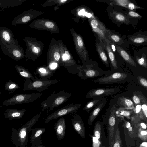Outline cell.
I'll return each instance as SVG.
<instances>
[{
	"instance_id": "obj_1",
	"label": "cell",
	"mask_w": 147,
	"mask_h": 147,
	"mask_svg": "<svg viewBox=\"0 0 147 147\" xmlns=\"http://www.w3.org/2000/svg\"><path fill=\"white\" fill-rule=\"evenodd\" d=\"M41 114H38L18 130L11 129V138L12 143L16 147H28V134L32 127L40 117Z\"/></svg>"
},
{
	"instance_id": "obj_2",
	"label": "cell",
	"mask_w": 147,
	"mask_h": 147,
	"mask_svg": "<svg viewBox=\"0 0 147 147\" xmlns=\"http://www.w3.org/2000/svg\"><path fill=\"white\" fill-rule=\"evenodd\" d=\"M71 96L70 93L61 90L56 94L55 92H53L47 99L40 104L42 108L41 112L46 109L48 111L53 110L55 107L66 102Z\"/></svg>"
},
{
	"instance_id": "obj_3",
	"label": "cell",
	"mask_w": 147,
	"mask_h": 147,
	"mask_svg": "<svg viewBox=\"0 0 147 147\" xmlns=\"http://www.w3.org/2000/svg\"><path fill=\"white\" fill-rule=\"evenodd\" d=\"M0 45L3 53L9 56L16 46L19 45L14 38L12 31L9 28L0 26Z\"/></svg>"
},
{
	"instance_id": "obj_4",
	"label": "cell",
	"mask_w": 147,
	"mask_h": 147,
	"mask_svg": "<svg viewBox=\"0 0 147 147\" xmlns=\"http://www.w3.org/2000/svg\"><path fill=\"white\" fill-rule=\"evenodd\" d=\"M59 80L56 79H44L35 78L32 80L26 79L22 91L36 90L40 92L46 90L51 85L56 84Z\"/></svg>"
},
{
	"instance_id": "obj_5",
	"label": "cell",
	"mask_w": 147,
	"mask_h": 147,
	"mask_svg": "<svg viewBox=\"0 0 147 147\" xmlns=\"http://www.w3.org/2000/svg\"><path fill=\"white\" fill-rule=\"evenodd\" d=\"M41 93H29L17 94L4 101L2 105L4 106L28 103L32 102L40 98Z\"/></svg>"
},
{
	"instance_id": "obj_6",
	"label": "cell",
	"mask_w": 147,
	"mask_h": 147,
	"mask_svg": "<svg viewBox=\"0 0 147 147\" xmlns=\"http://www.w3.org/2000/svg\"><path fill=\"white\" fill-rule=\"evenodd\" d=\"M80 104H69L61 108L49 115L44 120L47 124L49 121L62 116L73 113L77 111L81 106Z\"/></svg>"
},
{
	"instance_id": "obj_7",
	"label": "cell",
	"mask_w": 147,
	"mask_h": 147,
	"mask_svg": "<svg viewBox=\"0 0 147 147\" xmlns=\"http://www.w3.org/2000/svg\"><path fill=\"white\" fill-rule=\"evenodd\" d=\"M119 91L118 88H97L90 90L87 93L86 97L89 99L104 98L105 96L113 95Z\"/></svg>"
},
{
	"instance_id": "obj_8",
	"label": "cell",
	"mask_w": 147,
	"mask_h": 147,
	"mask_svg": "<svg viewBox=\"0 0 147 147\" xmlns=\"http://www.w3.org/2000/svg\"><path fill=\"white\" fill-rule=\"evenodd\" d=\"M128 75L125 73L117 72L107 76L100 78L93 81L100 84H109L124 81L127 78Z\"/></svg>"
},
{
	"instance_id": "obj_9",
	"label": "cell",
	"mask_w": 147,
	"mask_h": 147,
	"mask_svg": "<svg viewBox=\"0 0 147 147\" xmlns=\"http://www.w3.org/2000/svg\"><path fill=\"white\" fill-rule=\"evenodd\" d=\"M107 73L101 70H97L88 66L86 67L81 66L78 73L76 75L82 80H86L89 78H92L103 75Z\"/></svg>"
},
{
	"instance_id": "obj_10",
	"label": "cell",
	"mask_w": 147,
	"mask_h": 147,
	"mask_svg": "<svg viewBox=\"0 0 147 147\" xmlns=\"http://www.w3.org/2000/svg\"><path fill=\"white\" fill-rule=\"evenodd\" d=\"M116 108L115 105H113L111 108L108 120V143L110 146L114 139V127L115 123V112Z\"/></svg>"
},
{
	"instance_id": "obj_11",
	"label": "cell",
	"mask_w": 147,
	"mask_h": 147,
	"mask_svg": "<svg viewBox=\"0 0 147 147\" xmlns=\"http://www.w3.org/2000/svg\"><path fill=\"white\" fill-rule=\"evenodd\" d=\"M74 130L83 139L85 138V127L84 123L80 116L77 114L74 115L71 119Z\"/></svg>"
},
{
	"instance_id": "obj_12",
	"label": "cell",
	"mask_w": 147,
	"mask_h": 147,
	"mask_svg": "<svg viewBox=\"0 0 147 147\" xmlns=\"http://www.w3.org/2000/svg\"><path fill=\"white\" fill-rule=\"evenodd\" d=\"M46 131L45 128L31 129L32 132L30 137V143L32 145L30 147H35L41 145L42 143L41 136Z\"/></svg>"
},
{
	"instance_id": "obj_13",
	"label": "cell",
	"mask_w": 147,
	"mask_h": 147,
	"mask_svg": "<svg viewBox=\"0 0 147 147\" xmlns=\"http://www.w3.org/2000/svg\"><path fill=\"white\" fill-rule=\"evenodd\" d=\"M31 10L24 11L15 17L12 20L11 23L14 26L18 24H23L30 22L33 17Z\"/></svg>"
},
{
	"instance_id": "obj_14",
	"label": "cell",
	"mask_w": 147,
	"mask_h": 147,
	"mask_svg": "<svg viewBox=\"0 0 147 147\" xmlns=\"http://www.w3.org/2000/svg\"><path fill=\"white\" fill-rule=\"evenodd\" d=\"M66 127L65 121L63 117L60 118L55 123L54 129L58 140H61L64 138L65 134Z\"/></svg>"
},
{
	"instance_id": "obj_15",
	"label": "cell",
	"mask_w": 147,
	"mask_h": 147,
	"mask_svg": "<svg viewBox=\"0 0 147 147\" xmlns=\"http://www.w3.org/2000/svg\"><path fill=\"white\" fill-rule=\"evenodd\" d=\"M90 25L93 30L98 35L100 40H102L105 37L107 30L104 25L95 18L92 19Z\"/></svg>"
},
{
	"instance_id": "obj_16",
	"label": "cell",
	"mask_w": 147,
	"mask_h": 147,
	"mask_svg": "<svg viewBox=\"0 0 147 147\" xmlns=\"http://www.w3.org/2000/svg\"><path fill=\"white\" fill-rule=\"evenodd\" d=\"M26 110L8 109H6L4 113V115L6 119L10 120L18 119L22 118L24 115Z\"/></svg>"
},
{
	"instance_id": "obj_17",
	"label": "cell",
	"mask_w": 147,
	"mask_h": 147,
	"mask_svg": "<svg viewBox=\"0 0 147 147\" xmlns=\"http://www.w3.org/2000/svg\"><path fill=\"white\" fill-rule=\"evenodd\" d=\"M107 100L106 98H103L96 105L90 113L88 119V124L91 125L95 119L98 116L100 112L106 105Z\"/></svg>"
},
{
	"instance_id": "obj_18",
	"label": "cell",
	"mask_w": 147,
	"mask_h": 147,
	"mask_svg": "<svg viewBox=\"0 0 147 147\" xmlns=\"http://www.w3.org/2000/svg\"><path fill=\"white\" fill-rule=\"evenodd\" d=\"M112 42L114 45L115 49L123 59L130 65L136 67V65L135 61L126 51L115 43L113 42Z\"/></svg>"
},
{
	"instance_id": "obj_19",
	"label": "cell",
	"mask_w": 147,
	"mask_h": 147,
	"mask_svg": "<svg viewBox=\"0 0 147 147\" xmlns=\"http://www.w3.org/2000/svg\"><path fill=\"white\" fill-rule=\"evenodd\" d=\"M117 105L120 108L129 110L134 109V105L132 101L129 98L121 96L119 97L117 101Z\"/></svg>"
},
{
	"instance_id": "obj_20",
	"label": "cell",
	"mask_w": 147,
	"mask_h": 147,
	"mask_svg": "<svg viewBox=\"0 0 147 147\" xmlns=\"http://www.w3.org/2000/svg\"><path fill=\"white\" fill-rule=\"evenodd\" d=\"M55 71L50 70L48 67L42 66L38 68L35 74H38L40 79H49L54 74Z\"/></svg>"
},
{
	"instance_id": "obj_21",
	"label": "cell",
	"mask_w": 147,
	"mask_h": 147,
	"mask_svg": "<svg viewBox=\"0 0 147 147\" xmlns=\"http://www.w3.org/2000/svg\"><path fill=\"white\" fill-rule=\"evenodd\" d=\"M104 40L106 43L105 47L107 52L110 61L113 68L116 70L118 68V67L115 55L112 51L107 38L105 37Z\"/></svg>"
},
{
	"instance_id": "obj_22",
	"label": "cell",
	"mask_w": 147,
	"mask_h": 147,
	"mask_svg": "<svg viewBox=\"0 0 147 147\" xmlns=\"http://www.w3.org/2000/svg\"><path fill=\"white\" fill-rule=\"evenodd\" d=\"M25 56L23 49L20 45L16 46L8 56L15 61H18L22 59Z\"/></svg>"
},
{
	"instance_id": "obj_23",
	"label": "cell",
	"mask_w": 147,
	"mask_h": 147,
	"mask_svg": "<svg viewBox=\"0 0 147 147\" xmlns=\"http://www.w3.org/2000/svg\"><path fill=\"white\" fill-rule=\"evenodd\" d=\"M15 67L18 74L22 77L26 79L32 80L35 78L30 71L24 67L18 65H15Z\"/></svg>"
},
{
	"instance_id": "obj_24",
	"label": "cell",
	"mask_w": 147,
	"mask_h": 147,
	"mask_svg": "<svg viewBox=\"0 0 147 147\" xmlns=\"http://www.w3.org/2000/svg\"><path fill=\"white\" fill-rule=\"evenodd\" d=\"M76 41L79 52L82 54V57L84 60L86 61L87 59V53L81 37L80 36H77L76 38Z\"/></svg>"
},
{
	"instance_id": "obj_25",
	"label": "cell",
	"mask_w": 147,
	"mask_h": 147,
	"mask_svg": "<svg viewBox=\"0 0 147 147\" xmlns=\"http://www.w3.org/2000/svg\"><path fill=\"white\" fill-rule=\"evenodd\" d=\"M102 129L101 123L100 121H98L95 124L93 136L98 140L101 143H102Z\"/></svg>"
},
{
	"instance_id": "obj_26",
	"label": "cell",
	"mask_w": 147,
	"mask_h": 147,
	"mask_svg": "<svg viewBox=\"0 0 147 147\" xmlns=\"http://www.w3.org/2000/svg\"><path fill=\"white\" fill-rule=\"evenodd\" d=\"M122 142L118 126L117 127L113 140L109 147H122Z\"/></svg>"
},
{
	"instance_id": "obj_27",
	"label": "cell",
	"mask_w": 147,
	"mask_h": 147,
	"mask_svg": "<svg viewBox=\"0 0 147 147\" xmlns=\"http://www.w3.org/2000/svg\"><path fill=\"white\" fill-rule=\"evenodd\" d=\"M102 98L93 99L92 100L87 102L82 109L89 113L93 108L103 98Z\"/></svg>"
},
{
	"instance_id": "obj_28",
	"label": "cell",
	"mask_w": 147,
	"mask_h": 147,
	"mask_svg": "<svg viewBox=\"0 0 147 147\" xmlns=\"http://www.w3.org/2000/svg\"><path fill=\"white\" fill-rule=\"evenodd\" d=\"M5 90L7 91H9V93H12L16 90L20 88L19 86L15 82L10 80L7 81L4 87Z\"/></svg>"
},
{
	"instance_id": "obj_29",
	"label": "cell",
	"mask_w": 147,
	"mask_h": 147,
	"mask_svg": "<svg viewBox=\"0 0 147 147\" xmlns=\"http://www.w3.org/2000/svg\"><path fill=\"white\" fill-rule=\"evenodd\" d=\"M97 48L101 59L106 67L109 68V63L104 49L101 46L99 45H97Z\"/></svg>"
},
{
	"instance_id": "obj_30",
	"label": "cell",
	"mask_w": 147,
	"mask_h": 147,
	"mask_svg": "<svg viewBox=\"0 0 147 147\" xmlns=\"http://www.w3.org/2000/svg\"><path fill=\"white\" fill-rule=\"evenodd\" d=\"M130 110L120 108L117 110H116L115 114H117L121 116L129 118L131 114V111Z\"/></svg>"
},
{
	"instance_id": "obj_31",
	"label": "cell",
	"mask_w": 147,
	"mask_h": 147,
	"mask_svg": "<svg viewBox=\"0 0 147 147\" xmlns=\"http://www.w3.org/2000/svg\"><path fill=\"white\" fill-rule=\"evenodd\" d=\"M132 100L135 106L138 105H141L142 102H146V100L142 96L137 95L136 94L134 95L132 97Z\"/></svg>"
},
{
	"instance_id": "obj_32",
	"label": "cell",
	"mask_w": 147,
	"mask_h": 147,
	"mask_svg": "<svg viewBox=\"0 0 147 147\" xmlns=\"http://www.w3.org/2000/svg\"><path fill=\"white\" fill-rule=\"evenodd\" d=\"M138 136L141 140L144 142H147V130L139 129L138 130Z\"/></svg>"
},
{
	"instance_id": "obj_33",
	"label": "cell",
	"mask_w": 147,
	"mask_h": 147,
	"mask_svg": "<svg viewBox=\"0 0 147 147\" xmlns=\"http://www.w3.org/2000/svg\"><path fill=\"white\" fill-rule=\"evenodd\" d=\"M137 79L139 84L147 90V80L146 79L139 75L137 76Z\"/></svg>"
},
{
	"instance_id": "obj_34",
	"label": "cell",
	"mask_w": 147,
	"mask_h": 147,
	"mask_svg": "<svg viewBox=\"0 0 147 147\" xmlns=\"http://www.w3.org/2000/svg\"><path fill=\"white\" fill-rule=\"evenodd\" d=\"M138 63L141 66L147 68V63L146 58L144 56H142L141 58L137 57L136 59Z\"/></svg>"
},
{
	"instance_id": "obj_35",
	"label": "cell",
	"mask_w": 147,
	"mask_h": 147,
	"mask_svg": "<svg viewBox=\"0 0 147 147\" xmlns=\"http://www.w3.org/2000/svg\"><path fill=\"white\" fill-rule=\"evenodd\" d=\"M132 41L136 43H141L146 41V37L142 36L136 37L131 39Z\"/></svg>"
},
{
	"instance_id": "obj_36",
	"label": "cell",
	"mask_w": 147,
	"mask_h": 147,
	"mask_svg": "<svg viewBox=\"0 0 147 147\" xmlns=\"http://www.w3.org/2000/svg\"><path fill=\"white\" fill-rule=\"evenodd\" d=\"M109 36V38L110 39V40L114 43H117L120 41V38L117 35L112 34Z\"/></svg>"
},
{
	"instance_id": "obj_37",
	"label": "cell",
	"mask_w": 147,
	"mask_h": 147,
	"mask_svg": "<svg viewBox=\"0 0 147 147\" xmlns=\"http://www.w3.org/2000/svg\"><path fill=\"white\" fill-rule=\"evenodd\" d=\"M114 1L116 2L117 4L124 7H127L129 3V1L127 0H115Z\"/></svg>"
},
{
	"instance_id": "obj_38",
	"label": "cell",
	"mask_w": 147,
	"mask_h": 147,
	"mask_svg": "<svg viewBox=\"0 0 147 147\" xmlns=\"http://www.w3.org/2000/svg\"><path fill=\"white\" fill-rule=\"evenodd\" d=\"M50 64H49V65L48 67L51 70L53 71L57 69L58 66L57 63L55 62H50Z\"/></svg>"
},
{
	"instance_id": "obj_39",
	"label": "cell",
	"mask_w": 147,
	"mask_h": 147,
	"mask_svg": "<svg viewBox=\"0 0 147 147\" xmlns=\"http://www.w3.org/2000/svg\"><path fill=\"white\" fill-rule=\"evenodd\" d=\"M115 18L116 19L119 21L124 22L126 20L125 17L123 14L117 13L115 15Z\"/></svg>"
},
{
	"instance_id": "obj_40",
	"label": "cell",
	"mask_w": 147,
	"mask_h": 147,
	"mask_svg": "<svg viewBox=\"0 0 147 147\" xmlns=\"http://www.w3.org/2000/svg\"><path fill=\"white\" fill-rule=\"evenodd\" d=\"M92 142L93 147H99L101 144L98 140L94 136L92 137Z\"/></svg>"
},
{
	"instance_id": "obj_41",
	"label": "cell",
	"mask_w": 147,
	"mask_h": 147,
	"mask_svg": "<svg viewBox=\"0 0 147 147\" xmlns=\"http://www.w3.org/2000/svg\"><path fill=\"white\" fill-rule=\"evenodd\" d=\"M142 110L146 119L147 117V103H144L142 105Z\"/></svg>"
},
{
	"instance_id": "obj_42",
	"label": "cell",
	"mask_w": 147,
	"mask_h": 147,
	"mask_svg": "<svg viewBox=\"0 0 147 147\" xmlns=\"http://www.w3.org/2000/svg\"><path fill=\"white\" fill-rule=\"evenodd\" d=\"M134 109L136 113H139L142 110V105H136Z\"/></svg>"
},
{
	"instance_id": "obj_43",
	"label": "cell",
	"mask_w": 147,
	"mask_h": 147,
	"mask_svg": "<svg viewBox=\"0 0 147 147\" xmlns=\"http://www.w3.org/2000/svg\"><path fill=\"white\" fill-rule=\"evenodd\" d=\"M129 14L130 16L134 17H141L138 13L132 11H130L129 13Z\"/></svg>"
},
{
	"instance_id": "obj_44",
	"label": "cell",
	"mask_w": 147,
	"mask_h": 147,
	"mask_svg": "<svg viewBox=\"0 0 147 147\" xmlns=\"http://www.w3.org/2000/svg\"><path fill=\"white\" fill-rule=\"evenodd\" d=\"M139 126H140V129H143L145 130L146 129L147 126L146 125V124L145 123L143 122L141 123L139 125Z\"/></svg>"
},
{
	"instance_id": "obj_45",
	"label": "cell",
	"mask_w": 147,
	"mask_h": 147,
	"mask_svg": "<svg viewBox=\"0 0 147 147\" xmlns=\"http://www.w3.org/2000/svg\"><path fill=\"white\" fill-rule=\"evenodd\" d=\"M128 6L129 9L131 10H133L135 8L134 5L131 3H129Z\"/></svg>"
},
{
	"instance_id": "obj_46",
	"label": "cell",
	"mask_w": 147,
	"mask_h": 147,
	"mask_svg": "<svg viewBox=\"0 0 147 147\" xmlns=\"http://www.w3.org/2000/svg\"><path fill=\"white\" fill-rule=\"evenodd\" d=\"M139 147H147V142L145 141L142 142L139 146Z\"/></svg>"
},
{
	"instance_id": "obj_47",
	"label": "cell",
	"mask_w": 147,
	"mask_h": 147,
	"mask_svg": "<svg viewBox=\"0 0 147 147\" xmlns=\"http://www.w3.org/2000/svg\"><path fill=\"white\" fill-rule=\"evenodd\" d=\"M131 126L130 123L128 121H126L125 123V126L127 129L128 128Z\"/></svg>"
},
{
	"instance_id": "obj_48",
	"label": "cell",
	"mask_w": 147,
	"mask_h": 147,
	"mask_svg": "<svg viewBox=\"0 0 147 147\" xmlns=\"http://www.w3.org/2000/svg\"><path fill=\"white\" fill-rule=\"evenodd\" d=\"M85 14L86 16L89 18H90L92 16V15L88 13H86Z\"/></svg>"
},
{
	"instance_id": "obj_49",
	"label": "cell",
	"mask_w": 147,
	"mask_h": 147,
	"mask_svg": "<svg viewBox=\"0 0 147 147\" xmlns=\"http://www.w3.org/2000/svg\"><path fill=\"white\" fill-rule=\"evenodd\" d=\"M129 131L131 132L132 130V128L131 126L127 129Z\"/></svg>"
},
{
	"instance_id": "obj_50",
	"label": "cell",
	"mask_w": 147,
	"mask_h": 147,
	"mask_svg": "<svg viewBox=\"0 0 147 147\" xmlns=\"http://www.w3.org/2000/svg\"><path fill=\"white\" fill-rule=\"evenodd\" d=\"M35 147H45V146L43 145H40L39 146H36Z\"/></svg>"
},
{
	"instance_id": "obj_51",
	"label": "cell",
	"mask_w": 147,
	"mask_h": 147,
	"mask_svg": "<svg viewBox=\"0 0 147 147\" xmlns=\"http://www.w3.org/2000/svg\"><path fill=\"white\" fill-rule=\"evenodd\" d=\"M99 147H106V145L103 146L102 143H101Z\"/></svg>"
},
{
	"instance_id": "obj_52",
	"label": "cell",
	"mask_w": 147,
	"mask_h": 147,
	"mask_svg": "<svg viewBox=\"0 0 147 147\" xmlns=\"http://www.w3.org/2000/svg\"><path fill=\"white\" fill-rule=\"evenodd\" d=\"M1 5V3L0 2V5Z\"/></svg>"
},
{
	"instance_id": "obj_53",
	"label": "cell",
	"mask_w": 147,
	"mask_h": 147,
	"mask_svg": "<svg viewBox=\"0 0 147 147\" xmlns=\"http://www.w3.org/2000/svg\"><path fill=\"white\" fill-rule=\"evenodd\" d=\"M0 60H1V57H0Z\"/></svg>"
}]
</instances>
